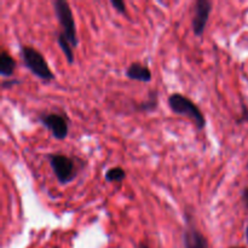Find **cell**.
Instances as JSON below:
<instances>
[{
	"label": "cell",
	"instance_id": "6da1fadb",
	"mask_svg": "<svg viewBox=\"0 0 248 248\" xmlns=\"http://www.w3.org/2000/svg\"><path fill=\"white\" fill-rule=\"evenodd\" d=\"M170 109L173 111L177 115L186 116V118L190 119L196 126L198 130H203L206 126V118L201 109L191 101L189 97L184 96L182 93H172L169 97Z\"/></svg>",
	"mask_w": 248,
	"mask_h": 248
},
{
	"label": "cell",
	"instance_id": "7a4b0ae2",
	"mask_svg": "<svg viewBox=\"0 0 248 248\" xmlns=\"http://www.w3.org/2000/svg\"><path fill=\"white\" fill-rule=\"evenodd\" d=\"M21 56L27 69L31 74L35 75L36 78H39L41 80H45V81H50V80L55 79V75L51 72L50 67H48V63L46 62L43 53L39 52L33 46L22 45Z\"/></svg>",
	"mask_w": 248,
	"mask_h": 248
},
{
	"label": "cell",
	"instance_id": "3957f363",
	"mask_svg": "<svg viewBox=\"0 0 248 248\" xmlns=\"http://www.w3.org/2000/svg\"><path fill=\"white\" fill-rule=\"evenodd\" d=\"M53 10H55L56 17L60 22L61 27L63 28L62 33L68 39L73 47H77L79 45L77 35V26H75L74 16H73L72 7L69 2L65 0H55L53 1Z\"/></svg>",
	"mask_w": 248,
	"mask_h": 248
},
{
	"label": "cell",
	"instance_id": "277c9868",
	"mask_svg": "<svg viewBox=\"0 0 248 248\" xmlns=\"http://www.w3.org/2000/svg\"><path fill=\"white\" fill-rule=\"evenodd\" d=\"M46 157H47L48 162H50L53 174H55L56 178H57V181L61 184H68L72 181H74L78 172L72 157L67 156L64 154H61V153L47 154Z\"/></svg>",
	"mask_w": 248,
	"mask_h": 248
},
{
	"label": "cell",
	"instance_id": "5b68a950",
	"mask_svg": "<svg viewBox=\"0 0 248 248\" xmlns=\"http://www.w3.org/2000/svg\"><path fill=\"white\" fill-rule=\"evenodd\" d=\"M213 4L210 0H196L194 5V17L191 19V28L196 36H201L207 26L208 18L212 12Z\"/></svg>",
	"mask_w": 248,
	"mask_h": 248
},
{
	"label": "cell",
	"instance_id": "8992f818",
	"mask_svg": "<svg viewBox=\"0 0 248 248\" xmlns=\"http://www.w3.org/2000/svg\"><path fill=\"white\" fill-rule=\"evenodd\" d=\"M40 123L45 126L46 128L51 131L53 137L56 140H65L69 132V127H68V121L67 119L63 115L57 113H47V114H41L39 116Z\"/></svg>",
	"mask_w": 248,
	"mask_h": 248
},
{
	"label": "cell",
	"instance_id": "52a82bcc",
	"mask_svg": "<svg viewBox=\"0 0 248 248\" xmlns=\"http://www.w3.org/2000/svg\"><path fill=\"white\" fill-rule=\"evenodd\" d=\"M184 248H210L208 240L191 222L186 223L183 232Z\"/></svg>",
	"mask_w": 248,
	"mask_h": 248
},
{
	"label": "cell",
	"instance_id": "ba28073f",
	"mask_svg": "<svg viewBox=\"0 0 248 248\" xmlns=\"http://www.w3.org/2000/svg\"><path fill=\"white\" fill-rule=\"evenodd\" d=\"M126 77L131 80H136V81L140 82H149L152 81L153 74L150 72L149 68L144 64H140L138 62L131 63L127 67L125 72Z\"/></svg>",
	"mask_w": 248,
	"mask_h": 248
},
{
	"label": "cell",
	"instance_id": "9c48e42d",
	"mask_svg": "<svg viewBox=\"0 0 248 248\" xmlns=\"http://www.w3.org/2000/svg\"><path fill=\"white\" fill-rule=\"evenodd\" d=\"M16 65L17 63L15 58L5 50L1 51V53H0V75L4 77L5 79H11Z\"/></svg>",
	"mask_w": 248,
	"mask_h": 248
},
{
	"label": "cell",
	"instance_id": "30bf717a",
	"mask_svg": "<svg viewBox=\"0 0 248 248\" xmlns=\"http://www.w3.org/2000/svg\"><path fill=\"white\" fill-rule=\"evenodd\" d=\"M57 44L61 47L62 52L64 53L65 60H67L68 63L72 64L74 62V52H73V46L72 44L68 41V39L65 38V35L63 33H60L57 35Z\"/></svg>",
	"mask_w": 248,
	"mask_h": 248
},
{
	"label": "cell",
	"instance_id": "8fae6325",
	"mask_svg": "<svg viewBox=\"0 0 248 248\" xmlns=\"http://www.w3.org/2000/svg\"><path fill=\"white\" fill-rule=\"evenodd\" d=\"M104 178L108 183H120L126 178V172L123 167H111L106 172Z\"/></svg>",
	"mask_w": 248,
	"mask_h": 248
},
{
	"label": "cell",
	"instance_id": "7c38bea8",
	"mask_svg": "<svg viewBox=\"0 0 248 248\" xmlns=\"http://www.w3.org/2000/svg\"><path fill=\"white\" fill-rule=\"evenodd\" d=\"M157 107V93L155 91L150 92L149 97L147 98V101L142 102V103L138 106V109L142 111H153L155 110Z\"/></svg>",
	"mask_w": 248,
	"mask_h": 248
},
{
	"label": "cell",
	"instance_id": "4fadbf2b",
	"mask_svg": "<svg viewBox=\"0 0 248 248\" xmlns=\"http://www.w3.org/2000/svg\"><path fill=\"white\" fill-rule=\"evenodd\" d=\"M110 5L113 6V9L115 10L119 14L126 16L127 15V9H126V4L123 0H110Z\"/></svg>",
	"mask_w": 248,
	"mask_h": 248
},
{
	"label": "cell",
	"instance_id": "5bb4252c",
	"mask_svg": "<svg viewBox=\"0 0 248 248\" xmlns=\"http://www.w3.org/2000/svg\"><path fill=\"white\" fill-rule=\"evenodd\" d=\"M18 80H15V79H5L4 81H2V84H1V86H2V89H9V87H11L12 85H16V84H18Z\"/></svg>",
	"mask_w": 248,
	"mask_h": 248
},
{
	"label": "cell",
	"instance_id": "9a60e30c",
	"mask_svg": "<svg viewBox=\"0 0 248 248\" xmlns=\"http://www.w3.org/2000/svg\"><path fill=\"white\" fill-rule=\"evenodd\" d=\"M241 199H242V202H244L245 207L248 210V188H245L241 193Z\"/></svg>",
	"mask_w": 248,
	"mask_h": 248
},
{
	"label": "cell",
	"instance_id": "2e32d148",
	"mask_svg": "<svg viewBox=\"0 0 248 248\" xmlns=\"http://www.w3.org/2000/svg\"><path fill=\"white\" fill-rule=\"evenodd\" d=\"M137 248H149V246H148V244H145V242H140L137 246Z\"/></svg>",
	"mask_w": 248,
	"mask_h": 248
},
{
	"label": "cell",
	"instance_id": "e0dca14e",
	"mask_svg": "<svg viewBox=\"0 0 248 248\" xmlns=\"http://www.w3.org/2000/svg\"><path fill=\"white\" fill-rule=\"evenodd\" d=\"M246 240H247V242H248V225H247V228H246Z\"/></svg>",
	"mask_w": 248,
	"mask_h": 248
},
{
	"label": "cell",
	"instance_id": "ac0fdd59",
	"mask_svg": "<svg viewBox=\"0 0 248 248\" xmlns=\"http://www.w3.org/2000/svg\"><path fill=\"white\" fill-rule=\"evenodd\" d=\"M230 248H245V247H230Z\"/></svg>",
	"mask_w": 248,
	"mask_h": 248
},
{
	"label": "cell",
	"instance_id": "d6986e66",
	"mask_svg": "<svg viewBox=\"0 0 248 248\" xmlns=\"http://www.w3.org/2000/svg\"><path fill=\"white\" fill-rule=\"evenodd\" d=\"M247 116H248V110H247Z\"/></svg>",
	"mask_w": 248,
	"mask_h": 248
},
{
	"label": "cell",
	"instance_id": "ffe728a7",
	"mask_svg": "<svg viewBox=\"0 0 248 248\" xmlns=\"http://www.w3.org/2000/svg\"><path fill=\"white\" fill-rule=\"evenodd\" d=\"M247 167H248V162H247Z\"/></svg>",
	"mask_w": 248,
	"mask_h": 248
}]
</instances>
